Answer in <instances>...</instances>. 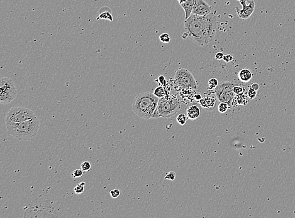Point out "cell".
Segmentation results:
<instances>
[{"label": "cell", "mask_w": 295, "mask_h": 218, "mask_svg": "<svg viewBox=\"0 0 295 218\" xmlns=\"http://www.w3.org/2000/svg\"><path fill=\"white\" fill-rule=\"evenodd\" d=\"M159 39L161 42L168 44L171 40V37L167 33H164L159 36Z\"/></svg>", "instance_id": "cell-21"}, {"label": "cell", "mask_w": 295, "mask_h": 218, "mask_svg": "<svg viewBox=\"0 0 295 218\" xmlns=\"http://www.w3.org/2000/svg\"><path fill=\"white\" fill-rule=\"evenodd\" d=\"M188 117L187 116H186L184 114H179L177 118H176V120L177 122L179 123V124H180L181 125H185V123H186Z\"/></svg>", "instance_id": "cell-20"}, {"label": "cell", "mask_w": 295, "mask_h": 218, "mask_svg": "<svg viewBox=\"0 0 295 218\" xmlns=\"http://www.w3.org/2000/svg\"><path fill=\"white\" fill-rule=\"evenodd\" d=\"M176 177V173L174 171H171V172H169V173H167V174L165 177V179H168V180H174L175 179Z\"/></svg>", "instance_id": "cell-27"}, {"label": "cell", "mask_w": 295, "mask_h": 218, "mask_svg": "<svg viewBox=\"0 0 295 218\" xmlns=\"http://www.w3.org/2000/svg\"><path fill=\"white\" fill-rule=\"evenodd\" d=\"M8 133L20 140H30L35 137L40 128L39 119L34 118L18 123H7Z\"/></svg>", "instance_id": "cell-3"}, {"label": "cell", "mask_w": 295, "mask_h": 218, "mask_svg": "<svg viewBox=\"0 0 295 218\" xmlns=\"http://www.w3.org/2000/svg\"><path fill=\"white\" fill-rule=\"evenodd\" d=\"M238 77L239 80L242 82H248L252 78V74L248 69H243L239 72Z\"/></svg>", "instance_id": "cell-14"}, {"label": "cell", "mask_w": 295, "mask_h": 218, "mask_svg": "<svg viewBox=\"0 0 295 218\" xmlns=\"http://www.w3.org/2000/svg\"><path fill=\"white\" fill-rule=\"evenodd\" d=\"M18 91L13 81L9 77H2L0 82V101L7 104L13 101L17 96Z\"/></svg>", "instance_id": "cell-5"}, {"label": "cell", "mask_w": 295, "mask_h": 218, "mask_svg": "<svg viewBox=\"0 0 295 218\" xmlns=\"http://www.w3.org/2000/svg\"><path fill=\"white\" fill-rule=\"evenodd\" d=\"M184 25L187 37L200 46H205L213 40L218 27L217 17L213 12L203 17L192 13Z\"/></svg>", "instance_id": "cell-1"}, {"label": "cell", "mask_w": 295, "mask_h": 218, "mask_svg": "<svg viewBox=\"0 0 295 218\" xmlns=\"http://www.w3.org/2000/svg\"><path fill=\"white\" fill-rule=\"evenodd\" d=\"M195 99L196 100H198V101H200L202 99V97L200 94H198V95H196L195 96Z\"/></svg>", "instance_id": "cell-31"}, {"label": "cell", "mask_w": 295, "mask_h": 218, "mask_svg": "<svg viewBox=\"0 0 295 218\" xmlns=\"http://www.w3.org/2000/svg\"><path fill=\"white\" fill-rule=\"evenodd\" d=\"M211 12L212 7L205 0H195L192 13L203 17L208 15Z\"/></svg>", "instance_id": "cell-10"}, {"label": "cell", "mask_w": 295, "mask_h": 218, "mask_svg": "<svg viewBox=\"0 0 295 218\" xmlns=\"http://www.w3.org/2000/svg\"><path fill=\"white\" fill-rule=\"evenodd\" d=\"M223 60L225 62H230L231 61H232L234 60V57L230 55V54H227V55H224V58H223Z\"/></svg>", "instance_id": "cell-28"}, {"label": "cell", "mask_w": 295, "mask_h": 218, "mask_svg": "<svg viewBox=\"0 0 295 218\" xmlns=\"http://www.w3.org/2000/svg\"><path fill=\"white\" fill-rule=\"evenodd\" d=\"M233 91H234V94H242V93L244 92L245 89L243 86L235 84V86H234V88H233Z\"/></svg>", "instance_id": "cell-22"}, {"label": "cell", "mask_w": 295, "mask_h": 218, "mask_svg": "<svg viewBox=\"0 0 295 218\" xmlns=\"http://www.w3.org/2000/svg\"><path fill=\"white\" fill-rule=\"evenodd\" d=\"M194 3L195 0H187L186 2L180 5L185 12V20L187 19L192 14Z\"/></svg>", "instance_id": "cell-13"}, {"label": "cell", "mask_w": 295, "mask_h": 218, "mask_svg": "<svg viewBox=\"0 0 295 218\" xmlns=\"http://www.w3.org/2000/svg\"><path fill=\"white\" fill-rule=\"evenodd\" d=\"M229 107V106L227 103L224 102H220L218 107V110L220 113H225L228 110Z\"/></svg>", "instance_id": "cell-18"}, {"label": "cell", "mask_w": 295, "mask_h": 218, "mask_svg": "<svg viewBox=\"0 0 295 218\" xmlns=\"http://www.w3.org/2000/svg\"><path fill=\"white\" fill-rule=\"evenodd\" d=\"M181 109V103L176 97H161L152 116V118H168L174 116Z\"/></svg>", "instance_id": "cell-4"}, {"label": "cell", "mask_w": 295, "mask_h": 218, "mask_svg": "<svg viewBox=\"0 0 295 218\" xmlns=\"http://www.w3.org/2000/svg\"><path fill=\"white\" fill-rule=\"evenodd\" d=\"M86 183L84 182L79 183L74 188V191L76 194H81L84 191V187H85Z\"/></svg>", "instance_id": "cell-17"}, {"label": "cell", "mask_w": 295, "mask_h": 218, "mask_svg": "<svg viewBox=\"0 0 295 218\" xmlns=\"http://www.w3.org/2000/svg\"><path fill=\"white\" fill-rule=\"evenodd\" d=\"M200 105L207 110H212L214 108L216 103V99L214 96H206L202 97V99L199 101Z\"/></svg>", "instance_id": "cell-11"}, {"label": "cell", "mask_w": 295, "mask_h": 218, "mask_svg": "<svg viewBox=\"0 0 295 218\" xmlns=\"http://www.w3.org/2000/svg\"><path fill=\"white\" fill-rule=\"evenodd\" d=\"M247 96L250 99H254L256 96H257V91H255V89H252V88H250L248 91V92H247Z\"/></svg>", "instance_id": "cell-25"}, {"label": "cell", "mask_w": 295, "mask_h": 218, "mask_svg": "<svg viewBox=\"0 0 295 218\" xmlns=\"http://www.w3.org/2000/svg\"><path fill=\"white\" fill-rule=\"evenodd\" d=\"M159 98L148 92L139 94L135 98L132 109L134 113L140 118L149 120L152 116L158 105Z\"/></svg>", "instance_id": "cell-2"}, {"label": "cell", "mask_w": 295, "mask_h": 218, "mask_svg": "<svg viewBox=\"0 0 295 218\" xmlns=\"http://www.w3.org/2000/svg\"><path fill=\"white\" fill-rule=\"evenodd\" d=\"M174 82L177 86L184 89H195L197 87V82L192 74L184 68H180L176 71Z\"/></svg>", "instance_id": "cell-7"}, {"label": "cell", "mask_w": 295, "mask_h": 218, "mask_svg": "<svg viewBox=\"0 0 295 218\" xmlns=\"http://www.w3.org/2000/svg\"><path fill=\"white\" fill-rule=\"evenodd\" d=\"M154 94L159 98H161V97H164L165 94H166L164 89L163 88L162 86H159V87H156L155 89L154 90Z\"/></svg>", "instance_id": "cell-16"}, {"label": "cell", "mask_w": 295, "mask_h": 218, "mask_svg": "<svg viewBox=\"0 0 295 218\" xmlns=\"http://www.w3.org/2000/svg\"><path fill=\"white\" fill-rule=\"evenodd\" d=\"M81 169L84 172L89 171L91 169V164L90 162H89L87 161L83 162L81 165Z\"/></svg>", "instance_id": "cell-23"}, {"label": "cell", "mask_w": 295, "mask_h": 218, "mask_svg": "<svg viewBox=\"0 0 295 218\" xmlns=\"http://www.w3.org/2000/svg\"><path fill=\"white\" fill-rule=\"evenodd\" d=\"M120 190L117 189H113L112 190H111L110 192V195L112 196V198L113 199H115V198H117L118 197L120 196Z\"/></svg>", "instance_id": "cell-26"}, {"label": "cell", "mask_w": 295, "mask_h": 218, "mask_svg": "<svg viewBox=\"0 0 295 218\" xmlns=\"http://www.w3.org/2000/svg\"><path fill=\"white\" fill-rule=\"evenodd\" d=\"M186 1H187V0H177V2H179V5H181V4H182V3H184V2H186Z\"/></svg>", "instance_id": "cell-32"}, {"label": "cell", "mask_w": 295, "mask_h": 218, "mask_svg": "<svg viewBox=\"0 0 295 218\" xmlns=\"http://www.w3.org/2000/svg\"><path fill=\"white\" fill-rule=\"evenodd\" d=\"M250 87L255 89V91H258L259 89V85L258 83L257 82H254V83H252L250 86Z\"/></svg>", "instance_id": "cell-30"}, {"label": "cell", "mask_w": 295, "mask_h": 218, "mask_svg": "<svg viewBox=\"0 0 295 218\" xmlns=\"http://www.w3.org/2000/svg\"><path fill=\"white\" fill-rule=\"evenodd\" d=\"M234 83L230 81L222 82L215 89V93L220 102H224L229 104V107L232 106L234 92L233 91Z\"/></svg>", "instance_id": "cell-8"}, {"label": "cell", "mask_w": 295, "mask_h": 218, "mask_svg": "<svg viewBox=\"0 0 295 218\" xmlns=\"http://www.w3.org/2000/svg\"><path fill=\"white\" fill-rule=\"evenodd\" d=\"M83 172L84 171L81 169H76L73 171L72 172V177L74 178H79V177H81L83 175Z\"/></svg>", "instance_id": "cell-24"}, {"label": "cell", "mask_w": 295, "mask_h": 218, "mask_svg": "<svg viewBox=\"0 0 295 218\" xmlns=\"http://www.w3.org/2000/svg\"><path fill=\"white\" fill-rule=\"evenodd\" d=\"M102 12V11H100ZM102 13H100V14L98 15L97 18H96L97 20H100V19H104V20H108L111 22H113V16H112V10H109L108 11H103V12H102Z\"/></svg>", "instance_id": "cell-15"}, {"label": "cell", "mask_w": 295, "mask_h": 218, "mask_svg": "<svg viewBox=\"0 0 295 218\" xmlns=\"http://www.w3.org/2000/svg\"><path fill=\"white\" fill-rule=\"evenodd\" d=\"M224 56V54H223L222 52H218V53L216 54V55H215V59H216L217 60H222V59H223Z\"/></svg>", "instance_id": "cell-29"}, {"label": "cell", "mask_w": 295, "mask_h": 218, "mask_svg": "<svg viewBox=\"0 0 295 218\" xmlns=\"http://www.w3.org/2000/svg\"><path fill=\"white\" fill-rule=\"evenodd\" d=\"M219 80L216 78H212L208 81V88L211 90L215 89L219 86Z\"/></svg>", "instance_id": "cell-19"}, {"label": "cell", "mask_w": 295, "mask_h": 218, "mask_svg": "<svg viewBox=\"0 0 295 218\" xmlns=\"http://www.w3.org/2000/svg\"><path fill=\"white\" fill-rule=\"evenodd\" d=\"M187 117L191 120H194L199 118L201 115L200 109L196 105H191L187 108Z\"/></svg>", "instance_id": "cell-12"}, {"label": "cell", "mask_w": 295, "mask_h": 218, "mask_svg": "<svg viewBox=\"0 0 295 218\" xmlns=\"http://www.w3.org/2000/svg\"><path fill=\"white\" fill-rule=\"evenodd\" d=\"M237 1H239L240 3V2H247V0H237Z\"/></svg>", "instance_id": "cell-33"}, {"label": "cell", "mask_w": 295, "mask_h": 218, "mask_svg": "<svg viewBox=\"0 0 295 218\" xmlns=\"http://www.w3.org/2000/svg\"><path fill=\"white\" fill-rule=\"evenodd\" d=\"M240 5L242 6V9L240 10L237 7H235V11L238 17L242 20H247L253 14L255 10V2L254 0L250 1L240 2Z\"/></svg>", "instance_id": "cell-9"}, {"label": "cell", "mask_w": 295, "mask_h": 218, "mask_svg": "<svg viewBox=\"0 0 295 218\" xmlns=\"http://www.w3.org/2000/svg\"><path fill=\"white\" fill-rule=\"evenodd\" d=\"M37 117L35 112L25 107H12L6 117L7 123H18L24 122Z\"/></svg>", "instance_id": "cell-6"}]
</instances>
